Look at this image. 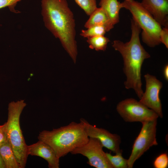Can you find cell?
Segmentation results:
<instances>
[{"instance_id": "obj_21", "label": "cell", "mask_w": 168, "mask_h": 168, "mask_svg": "<svg viewBox=\"0 0 168 168\" xmlns=\"http://www.w3.org/2000/svg\"><path fill=\"white\" fill-rule=\"evenodd\" d=\"M22 0H0V9L8 7L11 12L15 13L19 12L15 10L17 3Z\"/></svg>"}, {"instance_id": "obj_20", "label": "cell", "mask_w": 168, "mask_h": 168, "mask_svg": "<svg viewBox=\"0 0 168 168\" xmlns=\"http://www.w3.org/2000/svg\"><path fill=\"white\" fill-rule=\"evenodd\" d=\"M153 166L156 168H166L168 166V157L167 154L162 153L154 160Z\"/></svg>"}, {"instance_id": "obj_1", "label": "cell", "mask_w": 168, "mask_h": 168, "mask_svg": "<svg viewBox=\"0 0 168 168\" xmlns=\"http://www.w3.org/2000/svg\"><path fill=\"white\" fill-rule=\"evenodd\" d=\"M41 14L46 27L56 38L75 63L77 54L76 24L66 0H41Z\"/></svg>"}, {"instance_id": "obj_22", "label": "cell", "mask_w": 168, "mask_h": 168, "mask_svg": "<svg viewBox=\"0 0 168 168\" xmlns=\"http://www.w3.org/2000/svg\"><path fill=\"white\" fill-rule=\"evenodd\" d=\"M160 40L166 47L168 48V27L162 28L160 34Z\"/></svg>"}, {"instance_id": "obj_18", "label": "cell", "mask_w": 168, "mask_h": 168, "mask_svg": "<svg viewBox=\"0 0 168 168\" xmlns=\"http://www.w3.org/2000/svg\"><path fill=\"white\" fill-rule=\"evenodd\" d=\"M82 30L80 35L85 38H88L96 36L104 35L106 32L105 28L101 26H93Z\"/></svg>"}, {"instance_id": "obj_8", "label": "cell", "mask_w": 168, "mask_h": 168, "mask_svg": "<svg viewBox=\"0 0 168 168\" xmlns=\"http://www.w3.org/2000/svg\"><path fill=\"white\" fill-rule=\"evenodd\" d=\"M103 147L97 139L89 138L85 144L78 147L70 153L72 154H81L86 157L87 163L96 168H113L103 150Z\"/></svg>"}, {"instance_id": "obj_13", "label": "cell", "mask_w": 168, "mask_h": 168, "mask_svg": "<svg viewBox=\"0 0 168 168\" xmlns=\"http://www.w3.org/2000/svg\"><path fill=\"white\" fill-rule=\"evenodd\" d=\"M99 5L107 15L111 25L114 27L119 21L121 2L118 0H100Z\"/></svg>"}, {"instance_id": "obj_24", "label": "cell", "mask_w": 168, "mask_h": 168, "mask_svg": "<svg viewBox=\"0 0 168 168\" xmlns=\"http://www.w3.org/2000/svg\"><path fill=\"white\" fill-rule=\"evenodd\" d=\"M163 74L164 77L166 80L168 81V65L166 64L163 70Z\"/></svg>"}, {"instance_id": "obj_6", "label": "cell", "mask_w": 168, "mask_h": 168, "mask_svg": "<svg viewBox=\"0 0 168 168\" xmlns=\"http://www.w3.org/2000/svg\"><path fill=\"white\" fill-rule=\"evenodd\" d=\"M157 120L142 123L141 131L134 142L131 154L128 159V168H132L135 161L150 147L158 144L156 137Z\"/></svg>"}, {"instance_id": "obj_15", "label": "cell", "mask_w": 168, "mask_h": 168, "mask_svg": "<svg viewBox=\"0 0 168 168\" xmlns=\"http://www.w3.org/2000/svg\"><path fill=\"white\" fill-rule=\"evenodd\" d=\"M0 154L6 168H20L8 140L0 145Z\"/></svg>"}, {"instance_id": "obj_23", "label": "cell", "mask_w": 168, "mask_h": 168, "mask_svg": "<svg viewBox=\"0 0 168 168\" xmlns=\"http://www.w3.org/2000/svg\"><path fill=\"white\" fill-rule=\"evenodd\" d=\"M7 140L6 124L5 122L2 125H0V145Z\"/></svg>"}, {"instance_id": "obj_12", "label": "cell", "mask_w": 168, "mask_h": 168, "mask_svg": "<svg viewBox=\"0 0 168 168\" xmlns=\"http://www.w3.org/2000/svg\"><path fill=\"white\" fill-rule=\"evenodd\" d=\"M143 7L163 27H168V0H142Z\"/></svg>"}, {"instance_id": "obj_2", "label": "cell", "mask_w": 168, "mask_h": 168, "mask_svg": "<svg viewBox=\"0 0 168 168\" xmlns=\"http://www.w3.org/2000/svg\"><path fill=\"white\" fill-rule=\"evenodd\" d=\"M131 35L130 40L124 43L113 41L112 46L121 54L124 60V71L127 78L124 82L127 89L132 88L140 99L143 92L141 78V67L144 60L150 57L142 45L139 38L141 29L136 22L131 20Z\"/></svg>"}, {"instance_id": "obj_25", "label": "cell", "mask_w": 168, "mask_h": 168, "mask_svg": "<svg viewBox=\"0 0 168 168\" xmlns=\"http://www.w3.org/2000/svg\"><path fill=\"white\" fill-rule=\"evenodd\" d=\"M0 168H6L4 162L0 154Z\"/></svg>"}, {"instance_id": "obj_4", "label": "cell", "mask_w": 168, "mask_h": 168, "mask_svg": "<svg viewBox=\"0 0 168 168\" xmlns=\"http://www.w3.org/2000/svg\"><path fill=\"white\" fill-rule=\"evenodd\" d=\"M26 105L24 100L12 101L8 105V118L6 122L7 140L20 168L26 166L28 155L27 146L20 126V117Z\"/></svg>"}, {"instance_id": "obj_9", "label": "cell", "mask_w": 168, "mask_h": 168, "mask_svg": "<svg viewBox=\"0 0 168 168\" xmlns=\"http://www.w3.org/2000/svg\"><path fill=\"white\" fill-rule=\"evenodd\" d=\"M144 77L146 82V90L139 101L154 111L159 117L162 118L163 114L159 93L162 83L155 76L148 73Z\"/></svg>"}, {"instance_id": "obj_5", "label": "cell", "mask_w": 168, "mask_h": 168, "mask_svg": "<svg viewBox=\"0 0 168 168\" xmlns=\"http://www.w3.org/2000/svg\"><path fill=\"white\" fill-rule=\"evenodd\" d=\"M121 5L122 8L129 11L132 18L142 30L141 37L144 43L151 47H155L161 43L160 34L162 26L141 2L135 0H124Z\"/></svg>"}, {"instance_id": "obj_16", "label": "cell", "mask_w": 168, "mask_h": 168, "mask_svg": "<svg viewBox=\"0 0 168 168\" xmlns=\"http://www.w3.org/2000/svg\"><path fill=\"white\" fill-rule=\"evenodd\" d=\"M86 41L90 49H95L97 51H104L110 40L104 35H100L87 38Z\"/></svg>"}, {"instance_id": "obj_14", "label": "cell", "mask_w": 168, "mask_h": 168, "mask_svg": "<svg viewBox=\"0 0 168 168\" xmlns=\"http://www.w3.org/2000/svg\"><path fill=\"white\" fill-rule=\"evenodd\" d=\"M89 16L84 25L86 28L93 26H101L105 28L106 32H108L114 27L110 24L105 12L100 7H97Z\"/></svg>"}, {"instance_id": "obj_3", "label": "cell", "mask_w": 168, "mask_h": 168, "mask_svg": "<svg viewBox=\"0 0 168 168\" xmlns=\"http://www.w3.org/2000/svg\"><path fill=\"white\" fill-rule=\"evenodd\" d=\"M38 138L49 145L60 158L85 144L89 138L80 121L72 122L51 131L43 130L40 133Z\"/></svg>"}, {"instance_id": "obj_17", "label": "cell", "mask_w": 168, "mask_h": 168, "mask_svg": "<svg viewBox=\"0 0 168 168\" xmlns=\"http://www.w3.org/2000/svg\"><path fill=\"white\" fill-rule=\"evenodd\" d=\"M122 152L116 153L115 155L106 152L107 157L113 168H128V159L122 156Z\"/></svg>"}, {"instance_id": "obj_7", "label": "cell", "mask_w": 168, "mask_h": 168, "mask_svg": "<svg viewBox=\"0 0 168 168\" xmlns=\"http://www.w3.org/2000/svg\"><path fill=\"white\" fill-rule=\"evenodd\" d=\"M116 110L126 122H140L157 119L158 116L152 110L135 99H125L117 104Z\"/></svg>"}, {"instance_id": "obj_19", "label": "cell", "mask_w": 168, "mask_h": 168, "mask_svg": "<svg viewBox=\"0 0 168 168\" xmlns=\"http://www.w3.org/2000/svg\"><path fill=\"white\" fill-rule=\"evenodd\" d=\"M85 13L89 16L97 7L96 0H74Z\"/></svg>"}, {"instance_id": "obj_10", "label": "cell", "mask_w": 168, "mask_h": 168, "mask_svg": "<svg viewBox=\"0 0 168 168\" xmlns=\"http://www.w3.org/2000/svg\"><path fill=\"white\" fill-rule=\"evenodd\" d=\"M80 121L82 123L89 138L98 139L103 147L115 154L122 152V150L120 148L121 140L119 135L112 133L105 129L93 125L85 119L81 118Z\"/></svg>"}, {"instance_id": "obj_11", "label": "cell", "mask_w": 168, "mask_h": 168, "mask_svg": "<svg viewBox=\"0 0 168 168\" xmlns=\"http://www.w3.org/2000/svg\"><path fill=\"white\" fill-rule=\"evenodd\" d=\"M28 155L40 157L45 160L49 168H59V158L53 149L48 144L39 140L37 142L27 146Z\"/></svg>"}]
</instances>
